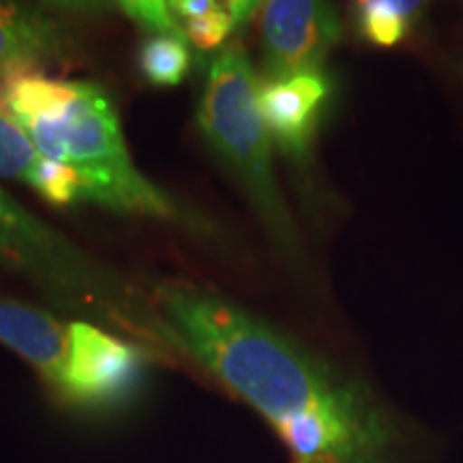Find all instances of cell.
Wrapping results in <instances>:
<instances>
[{
    "instance_id": "6da1fadb",
    "label": "cell",
    "mask_w": 463,
    "mask_h": 463,
    "mask_svg": "<svg viewBox=\"0 0 463 463\" xmlns=\"http://www.w3.org/2000/svg\"><path fill=\"white\" fill-rule=\"evenodd\" d=\"M153 303L183 354L264 416L292 463H397L395 427L356 380L211 289L167 281Z\"/></svg>"
},
{
    "instance_id": "7a4b0ae2",
    "label": "cell",
    "mask_w": 463,
    "mask_h": 463,
    "mask_svg": "<svg viewBox=\"0 0 463 463\" xmlns=\"http://www.w3.org/2000/svg\"><path fill=\"white\" fill-rule=\"evenodd\" d=\"M0 266L26 275L62 309L129 335L150 354H178L172 328L150 303L0 187Z\"/></svg>"
},
{
    "instance_id": "3957f363",
    "label": "cell",
    "mask_w": 463,
    "mask_h": 463,
    "mask_svg": "<svg viewBox=\"0 0 463 463\" xmlns=\"http://www.w3.org/2000/svg\"><path fill=\"white\" fill-rule=\"evenodd\" d=\"M43 157L67 164L84 176L89 202L116 213L155 219H184L165 191L133 165L118 114L95 82H80L69 106L20 125Z\"/></svg>"
},
{
    "instance_id": "277c9868",
    "label": "cell",
    "mask_w": 463,
    "mask_h": 463,
    "mask_svg": "<svg viewBox=\"0 0 463 463\" xmlns=\"http://www.w3.org/2000/svg\"><path fill=\"white\" fill-rule=\"evenodd\" d=\"M202 136L239 181L269 234L297 251V230L277 187L270 136L260 112V82L241 45L219 52L206 75L198 109Z\"/></svg>"
},
{
    "instance_id": "5b68a950",
    "label": "cell",
    "mask_w": 463,
    "mask_h": 463,
    "mask_svg": "<svg viewBox=\"0 0 463 463\" xmlns=\"http://www.w3.org/2000/svg\"><path fill=\"white\" fill-rule=\"evenodd\" d=\"M150 352L95 324H69V358L61 399L82 410H114L131 402L146 378Z\"/></svg>"
},
{
    "instance_id": "8992f818",
    "label": "cell",
    "mask_w": 463,
    "mask_h": 463,
    "mask_svg": "<svg viewBox=\"0 0 463 463\" xmlns=\"http://www.w3.org/2000/svg\"><path fill=\"white\" fill-rule=\"evenodd\" d=\"M341 37L331 0H264L260 42L270 78L320 69Z\"/></svg>"
},
{
    "instance_id": "52a82bcc",
    "label": "cell",
    "mask_w": 463,
    "mask_h": 463,
    "mask_svg": "<svg viewBox=\"0 0 463 463\" xmlns=\"http://www.w3.org/2000/svg\"><path fill=\"white\" fill-rule=\"evenodd\" d=\"M328 99L331 80L322 69L279 75L260 84V112L283 155L305 157Z\"/></svg>"
},
{
    "instance_id": "ba28073f",
    "label": "cell",
    "mask_w": 463,
    "mask_h": 463,
    "mask_svg": "<svg viewBox=\"0 0 463 463\" xmlns=\"http://www.w3.org/2000/svg\"><path fill=\"white\" fill-rule=\"evenodd\" d=\"M0 344L33 364L61 397L69 358V324L39 307L0 297Z\"/></svg>"
},
{
    "instance_id": "9c48e42d",
    "label": "cell",
    "mask_w": 463,
    "mask_h": 463,
    "mask_svg": "<svg viewBox=\"0 0 463 463\" xmlns=\"http://www.w3.org/2000/svg\"><path fill=\"white\" fill-rule=\"evenodd\" d=\"M65 50L58 22L17 0H0V82L15 69L37 67Z\"/></svg>"
},
{
    "instance_id": "30bf717a",
    "label": "cell",
    "mask_w": 463,
    "mask_h": 463,
    "mask_svg": "<svg viewBox=\"0 0 463 463\" xmlns=\"http://www.w3.org/2000/svg\"><path fill=\"white\" fill-rule=\"evenodd\" d=\"M430 0H352V17L364 42L392 48L408 37Z\"/></svg>"
},
{
    "instance_id": "8fae6325",
    "label": "cell",
    "mask_w": 463,
    "mask_h": 463,
    "mask_svg": "<svg viewBox=\"0 0 463 463\" xmlns=\"http://www.w3.org/2000/svg\"><path fill=\"white\" fill-rule=\"evenodd\" d=\"M183 33H153L142 43L137 65L155 86H176L187 78L191 54Z\"/></svg>"
},
{
    "instance_id": "7c38bea8",
    "label": "cell",
    "mask_w": 463,
    "mask_h": 463,
    "mask_svg": "<svg viewBox=\"0 0 463 463\" xmlns=\"http://www.w3.org/2000/svg\"><path fill=\"white\" fill-rule=\"evenodd\" d=\"M42 159L31 136L0 106V178L31 184Z\"/></svg>"
},
{
    "instance_id": "4fadbf2b",
    "label": "cell",
    "mask_w": 463,
    "mask_h": 463,
    "mask_svg": "<svg viewBox=\"0 0 463 463\" xmlns=\"http://www.w3.org/2000/svg\"><path fill=\"white\" fill-rule=\"evenodd\" d=\"M234 17L230 15L228 9H215L211 14H204L194 20L183 22V34L187 42H191L200 50H217L225 43V39L236 31Z\"/></svg>"
},
{
    "instance_id": "5bb4252c",
    "label": "cell",
    "mask_w": 463,
    "mask_h": 463,
    "mask_svg": "<svg viewBox=\"0 0 463 463\" xmlns=\"http://www.w3.org/2000/svg\"><path fill=\"white\" fill-rule=\"evenodd\" d=\"M114 3L150 33H183L172 17L167 0H114Z\"/></svg>"
},
{
    "instance_id": "9a60e30c",
    "label": "cell",
    "mask_w": 463,
    "mask_h": 463,
    "mask_svg": "<svg viewBox=\"0 0 463 463\" xmlns=\"http://www.w3.org/2000/svg\"><path fill=\"white\" fill-rule=\"evenodd\" d=\"M37 3L52 9L73 11V14H95V11L106 9L112 0H37Z\"/></svg>"
},
{
    "instance_id": "2e32d148",
    "label": "cell",
    "mask_w": 463,
    "mask_h": 463,
    "mask_svg": "<svg viewBox=\"0 0 463 463\" xmlns=\"http://www.w3.org/2000/svg\"><path fill=\"white\" fill-rule=\"evenodd\" d=\"M225 9L230 11V15L234 17L236 26L247 24L253 15L262 9L264 0H219Z\"/></svg>"
}]
</instances>
